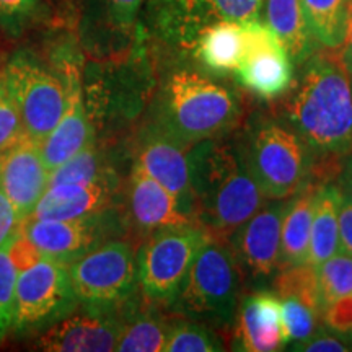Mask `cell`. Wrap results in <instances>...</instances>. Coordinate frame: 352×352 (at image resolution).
Listing matches in <instances>:
<instances>
[{"label":"cell","mask_w":352,"mask_h":352,"mask_svg":"<svg viewBox=\"0 0 352 352\" xmlns=\"http://www.w3.org/2000/svg\"><path fill=\"white\" fill-rule=\"evenodd\" d=\"M50 183V168L44 164L36 140L21 135L0 153V188L19 215L20 222L33 214Z\"/></svg>","instance_id":"2e32d148"},{"label":"cell","mask_w":352,"mask_h":352,"mask_svg":"<svg viewBox=\"0 0 352 352\" xmlns=\"http://www.w3.org/2000/svg\"><path fill=\"white\" fill-rule=\"evenodd\" d=\"M235 323V349L274 352L285 346L280 300L274 292L258 290L240 302Z\"/></svg>","instance_id":"d6986e66"},{"label":"cell","mask_w":352,"mask_h":352,"mask_svg":"<svg viewBox=\"0 0 352 352\" xmlns=\"http://www.w3.org/2000/svg\"><path fill=\"white\" fill-rule=\"evenodd\" d=\"M43 0H0V32L19 39L41 20Z\"/></svg>","instance_id":"836d02e7"},{"label":"cell","mask_w":352,"mask_h":352,"mask_svg":"<svg viewBox=\"0 0 352 352\" xmlns=\"http://www.w3.org/2000/svg\"><path fill=\"white\" fill-rule=\"evenodd\" d=\"M272 290L279 298H297L323 314L315 267L308 263L280 267L272 277Z\"/></svg>","instance_id":"f1b7e54d"},{"label":"cell","mask_w":352,"mask_h":352,"mask_svg":"<svg viewBox=\"0 0 352 352\" xmlns=\"http://www.w3.org/2000/svg\"><path fill=\"white\" fill-rule=\"evenodd\" d=\"M338 226H340V248L338 252L352 258V201L342 196L338 210Z\"/></svg>","instance_id":"74e56055"},{"label":"cell","mask_w":352,"mask_h":352,"mask_svg":"<svg viewBox=\"0 0 352 352\" xmlns=\"http://www.w3.org/2000/svg\"><path fill=\"white\" fill-rule=\"evenodd\" d=\"M264 23L280 39L290 59L303 64L316 51L303 16L300 0H263Z\"/></svg>","instance_id":"603a6c76"},{"label":"cell","mask_w":352,"mask_h":352,"mask_svg":"<svg viewBox=\"0 0 352 352\" xmlns=\"http://www.w3.org/2000/svg\"><path fill=\"white\" fill-rule=\"evenodd\" d=\"M118 186L116 175L94 183L47 186L30 217L80 219L107 212L111 209Z\"/></svg>","instance_id":"ffe728a7"},{"label":"cell","mask_w":352,"mask_h":352,"mask_svg":"<svg viewBox=\"0 0 352 352\" xmlns=\"http://www.w3.org/2000/svg\"><path fill=\"white\" fill-rule=\"evenodd\" d=\"M195 56L215 74L235 72L245 52L243 25L239 21H217L197 34Z\"/></svg>","instance_id":"7402d4cb"},{"label":"cell","mask_w":352,"mask_h":352,"mask_svg":"<svg viewBox=\"0 0 352 352\" xmlns=\"http://www.w3.org/2000/svg\"><path fill=\"white\" fill-rule=\"evenodd\" d=\"M188 151L151 121L142 127L135 142L134 165L168 189L179 209L195 219Z\"/></svg>","instance_id":"9a60e30c"},{"label":"cell","mask_w":352,"mask_h":352,"mask_svg":"<svg viewBox=\"0 0 352 352\" xmlns=\"http://www.w3.org/2000/svg\"><path fill=\"white\" fill-rule=\"evenodd\" d=\"M195 219L214 239L228 240L266 199L236 139L202 140L188 151Z\"/></svg>","instance_id":"7a4b0ae2"},{"label":"cell","mask_w":352,"mask_h":352,"mask_svg":"<svg viewBox=\"0 0 352 352\" xmlns=\"http://www.w3.org/2000/svg\"><path fill=\"white\" fill-rule=\"evenodd\" d=\"M19 240L20 233L16 232L0 246V338L13 328L16 277L20 271Z\"/></svg>","instance_id":"83f0119b"},{"label":"cell","mask_w":352,"mask_h":352,"mask_svg":"<svg viewBox=\"0 0 352 352\" xmlns=\"http://www.w3.org/2000/svg\"><path fill=\"white\" fill-rule=\"evenodd\" d=\"M147 0H95V10L114 38L131 39Z\"/></svg>","instance_id":"1f68e13d"},{"label":"cell","mask_w":352,"mask_h":352,"mask_svg":"<svg viewBox=\"0 0 352 352\" xmlns=\"http://www.w3.org/2000/svg\"><path fill=\"white\" fill-rule=\"evenodd\" d=\"M120 228L111 209L80 219L28 217L20 223V240L39 256L64 264L109 240Z\"/></svg>","instance_id":"8fae6325"},{"label":"cell","mask_w":352,"mask_h":352,"mask_svg":"<svg viewBox=\"0 0 352 352\" xmlns=\"http://www.w3.org/2000/svg\"><path fill=\"white\" fill-rule=\"evenodd\" d=\"M148 16L166 43L192 50L206 26L217 21L259 20L263 0H147Z\"/></svg>","instance_id":"30bf717a"},{"label":"cell","mask_w":352,"mask_h":352,"mask_svg":"<svg viewBox=\"0 0 352 352\" xmlns=\"http://www.w3.org/2000/svg\"><path fill=\"white\" fill-rule=\"evenodd\" d=\"M20 223L21 222L15 209H13L10 201L7 199L2 188H0V246L19 232Z\"/></svg>","instance_id":"f35d334b"},{"label":"cell","mask_w":352,"mask_h":352,"mask_svg":"<svg viewBox=\"0 0 352 352\" xmlns=\"http://www.w3.org/2000/svg\"><path fill=\"white\" fill-rule=\"evenodd\" d=\"M321 320L329 333L352 344V294L324 307Z\"/></svg>","instance_id":"d590c367"},{"label":"cell","mask_w":352,"mask_h":352,"mask_svg":"<svg viewBox=\"0 0 352 352\" xmlns=\"http://www.w3.org/2000/svg\"><path fill=\"white\" fill-rule=\"evenodd\" d=\"M0 67H2V64H0Z\"/></svg>","instance_id":"b9f144b4"},{"label":"cell","mask_w":352,"mask_h":352,"mask_svg":"<svg viewBox=\"0 0 352 352\" xmlns=\"http://www.w3.org/2000/svg\"><path fill=\"white\" fill-rule=\"evenodd\" d=\"M121 315L116 308L85 307L82 314L65 315L44 331L36 342L47 352L116 351Z\"/></svg>","instance_id":"e0dca14e"},{"label":"cell","mask_w":352,"mask_h":352,"mask_svg":"<svg viewBox=\"0 0 352 352\" xmlns=\"http://www.w3.org/2000/svg\"><path fill=\"white\" fill-rule=\"evenodd\" d=\"M78 303L95 308H120L138 290V261L129 241L107 240L67 264Z\"/></svg>","instance_id":"52a82bcc"},{"label":"cell","mask_w":352,"mask_h":352,"mask_svg":"<svg viewBox=\"0 0 352 352\" xmlns=\"http://www.w3.org/2000/svg\"><path fill=\"white\" fill-rule=\"evenodd\" d=\"M208 239L199 226L162 228L145 236L135 253L138 287L145 300L171 305L196 253Z\"/></svg>","instance_id":"ba28073f"},{"label":"cell","mask_w":352,"mask_h":352,"mask_svg":"<svg viewBox=\"0 0 352 352\" xmlns=\"http://www.w3.org/2000/svg\"><path fill=\"white\" fill-rule=\"evenodd\" d=\"M113 175L116 173L113 171L111 165L108 164L104 152L94 140L76 155L70 157L67 162H64L63 165L51 170L47 186L94 183Z\"/></svg>","instance_id":"4316f807"},{"label":"cell","mask_w":352,"mask_h":352,"mask_svg":"<svg viewBox=\"0 0 352 352\" xmlns=\"http://www.w3.org/2000/svg\"><path fill=\"white\" fill-rule=\"evenodd\" d=\"M241 25L245 52L235 70L236 82L258 98L274 100L292 87V59L266 23L250 20Z\"/></svg>","instance_id":"4fadbf2b"},{"label":"cell","mask_w":352,"mask_h":352,"mask_svg":"<svg viewBox=\"0 0 352 352\" xmlns=\"http://www.w3.org/2000/svg\"><path fill=\"white\" fill-rule=\"evenodd\" d=\"M243 118V101L233 88L183 69L165 80L152 121L176 142L191 148L202 140L226 138Z\"/></svg>","instance_id":"3957f363"},{"label":"cell","mask_w":352,"mask_h":352,"mask_svg":"<svg viewBox=\"0 0 352 352\" xmlns=\"http://www.w3.org/2000/svg\"><path fill=\"white\" fill-rule=\"evenodd\" d=\"M121 315V314H120ZM171 321L153 308H127L121 315L116 351L160 352L165 349Z\"/></svg>","instance_id":"d4e9b609"},{"label":"cell","mask_w":352,"mask_h":352,"mask_svg":"<svg viewBox=\"0 0 352 352\" xmlns=\"http://www.w3.org/2000/svg\"><path fill=\"white\" fill-rule=\"evenodd\" d=\"M321 308L352 294V258L336 252L315 267Z\"/></svg>","instance_id":"4dcf8cb0"},{"label":"cell","mask_w":352,"mask_h":352,"mask_svg":"<svg viewBox=\"0 0 352 352\" xmlns=\"http://www.w3.org/2000/svg\"><path fill=\"white\" fill-rule=\"evenodd\" d=\"M243 283L228 240L208 235L171 307L186 318L222 328L230 327L239 311Z\"/></svg>","instance_id":"5b68a950"},{"label":"cell","mask_w":352,"mask_h":352,"mask_svg":"<svg viewBox=\"0 0 352 352\" xmlns=\"http://www.w3.org/2000/svg\"><path fill=\"white\" fill-rule=\"evenodd\" d=\"M280 118L316 158L341 160L352 151V76L336 50L315 51L303 63L302 76L284 101Z\"/></svg>","instance_id":"6da1fadb"},{"label":"cell","mask_w":352,"mask_h":352,"mask_svg":"<svg viewBox=\"0 0 352 352\" xmlns=\"http://www.w3.org/2000/svg\"><path fill=\"white\" fill-rule=\"evenodd\" d=\"M23 126L13 100L8 94L2 67H0V153L23 135Z\"/></svg>","instance_id":"e575fe53"},{"label":"cell","mask_w":352,"mask_h":352,"mask_svg":"<svg viewBox=\"0 0 352 352\" xmlns=\"http://www.w3.org/2000/svg\"><path fill=\"white\" fill-rule=\"evenodd\" d=\"M349 342H346L341 338L334 336L327 328L316 329L310 338L297 344H292L294 351H305V352H346L352 351Z\"/></svg>","instance_id":"8d00e7d4"},{"label":"cell","mask_w":352,"mask_h":352,"mask_svg":"<svg viewBox=\"0 0 352 352\" xmlns=\"http://www.w3.org/2000/svg\"><path fill=\"white\" fill-rule=\"evenodd\" d=\"M285 204L287 199L264 202L228 239L243 279L254 285L271 283L280 267V227Z\"/></svg>","instance_id":"5bb4252c"},{"label":"cell","mask_w":352,"mask_h":352,"mask_svg":"<svg viewBox=\"0 0 352 352\" xmlns=\"http://www.w3.org/2000/svg\"><path fill=\"white\" fill-rule=\"evenodd\" d=\"M19 256L12 331L36 328L69 315L78 300L70 284L67 264L39 256L32 250L28 259L23 258L20 250Z\"/></svg>","instance_id":"9c48e42d"},{"label":"cell","mask_w":352,"mask_h":352,"mask_svg":"<svg viewBox=\"0 0 352 352\" xmlns=\"http://www.w3.org/2000/svg\"><path fill=\"white\" fill-rule=\"evenodd\" d=\"M126 209L131 226L144 239L162 228L199 226L179 209L168 189L134 164L126 186Z\"/></svg>","instance_id":"ac0fdd59"},{"label":"cell","mask_w":352,"mask_h":352,"mask_svg":"<svg viewBox=\"0 0 352 352\" xmlns=\"http://www.w3.org/2000/svg\"><path fill=\"white\" fill-rule=\"evenodd\" d=\"M223 342L206 323L192 318L171 321L166 338V352H219L223 351Z\"/></svg>","instance_id":"f546056e"},{"label":"cell","mask_w":352,"mask_h":352,"mask_svg":"<svg viewBox=\"0 0 352 352\" xmlns=\"http://www.w3.org/2000/svg\"><path fill=\"white\" fill-rule=\"evenodd\" d=\"M316 188V182L307 183L287 199L280 227V267L307 263Z\"/></svg>","instance_id":"44dd1931"},{"label":"cell","mask_w":352,"mask_h":352,"mask_svg":"<svg viewBox=\"0 0 352 352\" xmlns=\"http://www.w3.org/2000/svg\"><path fill=\"white\" fill-rule=\"evenodd\" d=\"M338 56H340L341 63L344 64V67L347 69V72L352 76V0L349 6V19H347V32H346V38L344 43L340 50H336Z\"/></svg>","instance_id":"60d3db41"},{"label":"cell","mask_w":352,"mask_h":352,"mask_svg":"<svg viewBox=\"0 0 352 352\" xmlns=\"http://www.w3.org/2000/svg\"><path fill=\"white\" fill-rule=\"evenodd\" d=\"M340 201L341 191L336 183H318L307 256V263L310 266L316 267L324 259L333 256L340 248V226H338Z\"/></svg>","instance_id":"cb8c5ba5"},{"label":"cell","mask_w":352,"mask_h":352,"mask_svg":"<svg viewBox=\"0 0 352 352\" xmlns=\"http://www.w3.org/2000/svg\"><path fill=\"white\" fill-rule=\"evenodd\" d=\"M336 184L342 192V196H346L347 199L352 201V151L342 157L341 168L338 171Z\"/></svg>","instance_id":"ab89813d"},{"label":"cell","mask_w":352,"mask_h":352,"mask_svg":"<svg viewBox=\"0 0 352 352\" xmlns=\"http://www.w3.org/2000/svg\"><path fill=\"white\" fill-rule=\"evenodd\" d=\"M2 74L25 135L41 144L63 116V78L30 51H16L8 57L2 64Z\"/></svg>","instance_id":"8992f818"},{"label":"cell","mask_w":352,"mask_h":352,"mask_svg":"<svg viewBox=\"0 0 352 352\" xmlns=\"http://www.w3.org/2000/svg\"><path fill=\"white\" fill-rule=\"evenodd\" d=\"M308 32L324 50H340L344 43L351 0H300Z\"/></svg>","instance_id":"484cf974"},{"label":"cell","mask_w":352,"mask_h":352,"mask_svg":"<svg viewBox=\"0 0 352 352\" xmlns=\"http://www.w3.org/2000/svg\"><path fill=\"white\" fill-rule=\"evenodd\" d=\"M56 70L64 83V111L57 126L39 144L44 164L50 171L63 165L95 140L91 114L88 111L85 88H83L80 60L77 54H74L72 51L60 52L57 56Z\"/></svg>","instance_id":"7c38bea8"},{"label":"cell","mask_w":352,"mask_h":352,"mask_svg":"<svg viewBox=\"0 0 352 352\" xmlns=\"http://www.w3.org/2000/svg\"><path fill=\"white\" fill-rule=\"evenodd\" d=\"M236 142L267 201L289 199L314 178L316 155L283 118L256 114Z\"/></svg>","instance_id":"277c9868"},{"label":"cell","mask_w":352,"mask_h":352,"mask_svg":"<svg viewBox=\"0 0 352 352\" xmlns=\"http://www.w3.org/2000/svg\"><path fill=\"white\" fill-rule=\"evenodd\" d=\"M285 346L308 340L320 327L321 311L297 298H279Z\"/></svg>","instance_id":"d6a6232c"}]
</instances>
